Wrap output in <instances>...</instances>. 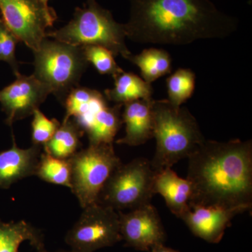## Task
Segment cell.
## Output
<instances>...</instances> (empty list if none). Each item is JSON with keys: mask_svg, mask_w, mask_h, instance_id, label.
Wrapping results in <instances>:
<instances>
[{"mask_svg": "<svg viewBox=\"0 0 252 252\" xmlns=\"http://www.w3.org/2000/svg\"><path fill=\"white\" fill-rule=\"evenodd\" d=\"M126 37L140 44L187 45L224 39L238 30L237 18L211 0H130Z\"/></svg>", "mask_w": 252, "mask_h": 252, "instance_id": "obj_1", "label": "cell"}, {"mask_svg": "<svg viewBox=\"0 0 252 252\" xmlns=\"http://www.w3.org/2000/svg\"><path fill=\"white\" fill-rule=\"evenodd\" d=\"M187 158L190 207H252L251 140H205Z\"/></svg>", "mask_w": 252, "mask_h": 252, "instance_id": "obj_2", "label": "cell"}, {"mask_svg": "<svg viewBox=\"0 0 252 252\" xmlns=\"http://www.w3.org/2000/svg\"><path fill=\"white\" fill-rule=\"evenodd\" d=\"M152 107L157 148L151 163L157 172L188 158L205 139L187 107L173 105L168 99H153Z\"/></svg>", "mask_w": 252, "mask_h": 252, "instance_id": "obj_3", "label": "cell"}, {"mask_svg": "<svg viewBox=\"0 0 252 252\" xmlns=\"http://www.w3.org/2000/svg\"><path fill=\"white\" fill-rule=\"evenodd\" d=\"M46 37L72 46H103L114 56L126 60L132 54L126 46L124 24L117 23L112 13L96 0H87L82 8L77 7L66 26L46 33Z\"/></svg>", "mask_w": 252, "mask_h": 252, "instance_id": "obj_4", "label": "cell"}, {"mask_svg": "<svg viewBox=\"0 0 252 252\" xmlns=\"http://www.w3.org/2000/svg\"><path fill=\"white\" fill-rule=\"evenodd\" d=\"M33 52L32 75L47 86L51 94L63 104L70 91L79 86L89 66L82 48L46 37Z\"/></svg>", "mask_w": 252, "mask_h": 252, "instance_id": "obj_5", "label": "cell"}, {"mask_svg": "<svg viewBox=\"0 0 252 252\" xmlns=\"http://www.w3.org/2000/svg\"><path fill=\"white\" fill-rule=\"evenodd\" d=\"M69 160L72 169L70 190L82 209L97 203L106 182L122 164L113 144H89Z\"/></svg>", "mask_w": 252, "mask_h": 252, "instance_id": "obj_6", "label": "cell"}, {"mask_svg": "<svg viewBox=\"0 0 252 252\" xmlns=\"http://www.w3.org/2000/svg\"><path fill=\"white\" fill-rule=\"evenodd\" d=\"M155 175L151 160L144 158L122 163L106 182L97 203L119 211L151 203Z\"/></svg>", "mask_w": 252, "mask_h": 252, "instance_id": "obj_7", "label": "cell"}, {"mask_svg": "<svg viewBox=\"0 0 252 252\" xmlns=\"http://www.w3.org/2000/svg\"><path fill=\"white\" fill-rule=\"evenodd\" d=\"M122 240L119 213L97 203L83 209L65 236L66 243L74 252H94Z\"/></svg>", "mask_w": 252, "mask_h": 252, "instance_id": "obj_8", "label": "cell"}, {"mask_svg": "<svg viewBox=\"0 0 252 252\" xmlns=\"http://www.w3.org/2000/svg\"><path fill=\"white\" fill-rule=\"evenodd\" d=\"M1 19L19 41L32 51L46 38L57 15L41 0H0Z\"/></svg>", "mask_w": 252, "mask_h": 252, "instance_id": "obj_9", "label": "cell"}, {"mask_svg": "<svg viewBox=\"0 0 252 252\" xmlns=\"http://www.w3.org/2000/svg\"><path fill=\"white\" fill-rule=\"evenodd\" d=\"M119 224L122 240L126 245L138 251L149 252L164 245L166 233L156 207L146 204L127 213L119 211Z\"/></svg>", "mask_w": 252, "mask_h": 252, "instance_id": "obj_10", "label": "cell"}, {"mask_svg": "<svg viewBox=\"0 0 252 252\" xmlns=\"http://www.w3.org/2000/svg\"><path fill=\"white\" fill-rule=\"evenodd\" d=\"M16 80L0 91V104L6 114V124L11 126L17 121L32 116L49 94V88L34 76L15 74Z\"/></svg>", "mask_w": 252, "mask_h": 252, "instance_id": "obj_11", "label": "cell"}, {"mask_svg": "<svg viewBox=\"0 0 252 252\" xmlns=\"http://www.w3.org/2000/svg\"><path fill=\"white\" fill-rule=\"evenodd\" d=\"M252 207L241 206L226 208L194 205L181 217L193 234L209 243H220L231 220Z\"/></svg>", "mask_w": 252, "mask_h": 252, "instance_id": "obj_12", "label": "cell"}, {"mask_svg": "<svg viewBox=\"0 0 252 252\" xmlns=\"http://www.w3.org/2000/svg\"><path fill=\"white\" fill-rule=\"evenodd\" d=\"M12 147L0 153V188L7 189L18 181L35 175L42 147H18L13 135Z\"/></svg>", "mask_w": 252, "mask_h": 252, "instance_id": "obj_13", "label": "cell"}, {"mask_svg": "<svg viewBox=\"0 0 252 252\" xmlns=\"http://www.w3.org/2000/svg\"><path fill=\"white\" fill-rule=\"evenodd\" d=\"M152 100V98L137 99L124 104L122 118L123 124L126 125V135L116 143L137 147L153 138Z\"/></svg>", "mask_w": 252, "mask_h": 252, "instance_id": "obj_14", "label": "cell"}, {"mask_svg": "<svg viewBox=\"0 0 252 252\" xmlns=\"http://www.w3.org/2000/svg\"><path fill=\"white\" fill-rule=\"evenodd\" d=\"M63 104L65 108L63 120L72 119L84 134L97 114L108 105L99 91L79 86L70 91Z\"/></svg>", "mask_w": 252, "mask_h": 252, "instance_id": "obj_15", "label": "cell"}, {"mask_svg": "<svg viewBox=\"0 0 252 252\" xmlns=\"http://www.w3.org/2000/svg\"><path fill=\"white\" fill-rule=\"evenodd\" d=\"M154 193L162 195L169 210L179 219L190 209L191 184L187 179L179 177L171 168L156 171Z\"/></svg>", "mask_w": 252, "mask_h": 252, "instance_id": "obj_16", "label": "cell"}, {"mask_svg": "<svg viewBox=\"0 0 252 252\" xmlns=\"http://www.w3.org/2000/svg\"><path fill=\"white\" fill-rule=\"evenodd\" d=\"M114 79V88L104 91V96L107 100L124 105L137 99L152 98V84L133 73L123 71Z\"/></svg>", "mask_w": 252, "mask_h": 252, "instance_id": "obj_17", "label": "cell"}, {"mask_svg": "<svg viewBox=\"0 0 252 252\" xmlns=\"http://www.w3.org/2000/svg\"><path fill=\"white\" fill-rule=\"evenodd\" d=\"M29 241L37 252L45 250L39 230L26 220L4 223L0 220V252H18L21 244Z\"/></svg>", "mask_w": 252, "mask_h": 252, "instance_id": "obj_18", "label": "cell"}, {"mask_svg": "<svg viewBox=\"0 0 252 252\" xmlns=\"http://www.w3.org/2000/svg\"><path fill=\"white\" fill-rule=\"evenodd\" d=\"M84 134L72 119L63 120L52 138L43 147L44 152L59 158H71L81 150Z\"/></svg>", "mask_w": 252, "mask_h": 252, "instance_id": "obj_19", "label": "cell"}, {"mask_svg": "<svg viewBox=\"0 0 252 252\" xmlns=\"http://www.w3.org/2000/svg\"><path fill=\"white\" fill-rule=\"evenodd\" d=\"M122 104L106 106L94 118L85 133L89 144H113L115 136L122 127Z\"/></svg>", "mask_w": 252, "mask_h": 252, "instance_id": "obj_20", "label": "cell"}, {"mask_svg": "<svg viewBox=\"0 0 252 252\" xmlns=\"http://www.w3.org/2000/svg\"><path fill=\"white\" fill-rule=\"evenodd\" d=\"M127 60L140 68L142 79L149 84L172 72L171 56L164 49H144L140 54H131Z\"/></svg>", "mask_w": 252, "mask_h": 252, "instance_id": "obj_21", "label": "cell"}, {"mask_svg": "<svg viewBox=\"0 0 252 252\" xmlns=\"http://www.w3.org/2000/svg\"><path fill=\"white\" fill-rule=\"evenodd\" d=\"M34 175L48 183L70 189L72 177L70 160L59 158L42 152Z\"/></svg>", "mask_w": 252, "mask_h": 252, "instance_id": "obj_22", "label": "cell"}, {"mask_svg": "<svg viewBox=\"0 0 252 252\" xmlns=\"http://www.w3.org/2000/svg\"><path fill=\"white\" fill-rule=\"evenodd\" d=\"M167 94L170 103L180 107L193 96L195 74L190 69L180 68L166 79Z\"/></svg>", "mask_w": 252, "mask_h": 252, "instance_id": "obj_23", "label": "cell"}, {"mask_svg": "<svg viewBox=\"0 0 252 252\" xmlns=\"http://www.w3.org/2000/svg\"><path fill=\"white\" fill-rule=\"evenodd\" d=\"M86 61L91 63L100 74H108L113 78L123 72L118 65L112 51L103 46L86 45L81 46Z\"/></svg>", "mask_w": 252, "mask_h": 252, "instance_id": "obj_24", "label": "cell"}, {"mask_svg": "<svg viewBox=\"0 0 252 252\" xmlns=\"http://www.w3.org/2000/svg\"><path fill=\"white\" fill-rule=\"evenodd\" d=\"M32 116L31 124L32 144L43 147L52 138L55 132L61 126V123L57 119H49L39 109H36Z\"/></svg>", "mask_w": 252, "mask_h": 252, "instance_id": "obj_25", "label": "cell"}, {"mask_svg": "<svg viewBox=\"0 0 252 252\" xmlns=\"http://www.w3.org/2000/svg\"><path fill=\"white\" fill-rule=\"evenodd\" d=\"M18 39L0 18V61L8 63L14 74L19 72L16 58V46Z\"/></svg>", "mask_w": 252, "mask_h": 252, "instance_id": "obj_26", "label": "cell"}, {"mask_svg": "<svg viewBox=\"0 0 252 252\" xmlns=\"http://www.w3.org/2000/svg\"><path fill=\"white\" fill-rule=\"evenodd\" d=\"M150 252H179L172 250L171 248H167L164 245H159L154 247Z\"/></svg>", "mask_w": 252, "mask_h": 252, "instance_id": "obj_27", "label": "cell"}, {"mask_svg": "<svg viewBox=\"0 0 252 252\" xmlns=\"http://www.w3.org/2000/svg\"><path fill=\"white\" fill-rule=\"evenodd\" d=\"M40 252H48L47 250H46V249H45V250H42V251H41ZM74 252L72 251V250H71V251H69V252L63 251V250H61V251H59V252Z\"/></svg>", "mask_w": 252, "mask_h": 252, "instance_id": "obj_28", "label": "cell"}, {"mask_svg": "<svg viewBox=\"0 0 252 252\" xmlns=\"http://www.w3.org/2000/svg\"><path fill=\"white\" fill-rule=\"evenodd\" d=\"M43 2L45 3V4H48V2H49V0H41Z\"/></svg>", "mask_w": 252, "mask_h": 252, "instance_id": "obj_29", "label": "cell"}]
</instances>
